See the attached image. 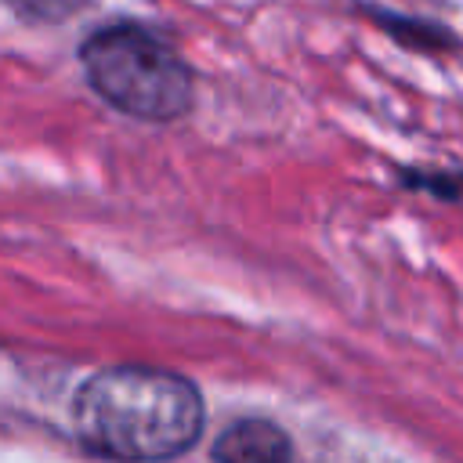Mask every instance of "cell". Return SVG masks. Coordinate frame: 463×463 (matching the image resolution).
<instances>
[{
  "instance_id": "obj_6",
  "label": "cell",
  "mask_w": 463,
  "mask_h": 463,
  "mask_svg": "<svg viewBox=\"0 0 463 463\" xmlns=\"http://www.w3.org/2000/svg\"><path fill=\"white\" fill-rule=\"evenodd\" d=\"M398 181L409 184V188L434 192V195H441L445 203H456V199H459V177H456V174H441V170H434V174H430V170H402Z\"/></svg>"
},
{
  "instance_id": "obj_4",
  "label": "cell",
  "mask_w": 463,
  "mask_h": 463,
  "mask_svg": "<svg viewBox=\"0 0 463 463\" xmlns=\"http://www.w3.org/2000/svg\"><path fill=\"white\" fill-rule=\"evenodd\" d=\"M362 14H365L380 33H387L391 40H398V43H405V47H412V51H423V54L456 51V36H452L449 25H441V22L409 18V14L383 11V7H362Z\"/></svg>"
},
{
  "instance_id": "obj_5",
  "label": "cell",
  "mask_w": 463,
  "mask_h": 463,
  "mask_svg": "<svg viewBox=\"0 0 463 463\" xmlns=\"http://www.w3.org/2000/svg\"><path fill=\"white\" fill-rule=\"evenodd\" d=\"M25 22H36V25H54V22H65L72 18L83 0H7Z\"/></svg>"
},
{
  "instance_id": "obj_3",
  "label": "cell",
  "mask_w": 463,
  "mask_h": 463,
  "mask_svg": "<svg viewBox=\"0 0 463 463\" xmlns=\"http://www.w3.org/2000/svg\"><path fill=\"white\" fill-rule=\"evenodd\" d=\"M213 459L217 463H289V438L268 420H239L217 438Z\"/></svg>"
},
{
  "instance_id": "obj_2",
  "label": "cell",
  "mask_w": 463,
  "mask_h": 463,
  "mask_svg": "<svg viewBox=\"0 0 463 463\" xmlns=\"http://www.w3.org/2000/svg\"><path fill=\"white\" fill-rule=\"evenodd\" d=\"M80 65L94 94L130 119L174 123L192 109L195 80L188 61L148 25H98L80 43Z\"/></svg>"
},
{
  "instance_id": "obj_1",
  "label": "cell",
  "mask_w": 463,
  "mask_h": 463,
  "mask_svg": "<svg viewBox=\"0 0 463 463\" xmlns=\"http://www.w3.org/2000/svg\"><path fill=\"white\" fill-rule=\"evenodd\" d=\"M72 420L90 452L123 463H156L195 445L203 430V398L181 373L112 365L80 387Z\"/></svg>"
}]
</instances>
